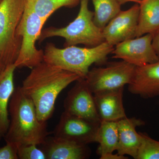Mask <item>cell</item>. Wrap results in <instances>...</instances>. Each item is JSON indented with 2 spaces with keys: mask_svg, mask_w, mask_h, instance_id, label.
I'll return each instance as SVG.
<instances>
[{
  "mask_svg": "<svg viewBox=\"0 0 159 159\" xmlns=\"http://www.w3.org/2000/svg\"><path fill=\"white\" fill-rule=\"evenodd\" d=\"M152 45L159 58V30L152 34Z\"/></svg>",
  "mask_w": 159,
  "mask_h": 159,
  "instance_id": "obj_24",
  "label": "cell"
},
{
  "mask_svg": "<svg viewBox=\"0 0 159 159\" xmlns=\"http://www.w3.org/2000/svg\"><path fill=\"white\" fill-rule=\"evenodd\" d=\"M94 7L93 21L103 29L110 21L121 11L118 0H92Z\"/></svg>",
  "mask_w": 159,
  "mask_h": 159,
  "instance_id": "obj_20",
  "label": "cell"
},
{
  "mask_svg": "<svg viewBox=\"0 0 159 159\" xmlns=\"http://www.w3.org/2000/svg\"><path fill=\"white\" fill-rule=\"evenodd\" d=\"M152 34H147L124 41L115 46L113 58L140 66L159 61L152 45Z\"/></svg>",
  "mask_w": 159,
  "mask_h": 159,
  "instance_id": "obj_9",
  "label": "cell"
},
{
  "mask_svg": "<svg viewBox=\"0 0 159 159\" xmlns=\"http://www.w3.org/2000/svg\"><path fill=\"white\" fill-rule=\"evenodd\" d=\"M34 144L18 146L17 154L20 159H47L45 153L41 148Z\"/></svg>",
  "mask_w": 159,
  "mask_h": 159,
  "instance_id": "obj_22",
  "label": "cell"
},
{
  "mask_svg": "<svg viewBox=\"0 0 159 159\" xmlns=\"http://www.w3.org/2000/svg\"><path fill=\"white\" fill-rule=\"evenodd\" d=\"M10 124L4 139L6 143L20 145H41L51 134L47 122L40 121L32 100L22 91L15 89L9 106Z\"/></svg>",
  "mask_w": 159,
  "mask_h": 159,
  "instance_id": "obj_2",
  "label": "cell"
},
{
  "mask_svg": "<svg viewBox=\"0 0 159 159\" xmlns=\"http://www.w3.org/2000/svg\"><path fill=\"white\" fill-rule=\"evenodd\" d=\"M2 0H0V3L1 2H2Z\"/></svg>",
  "mask_w": 159,
  "mask_h": 159,
  "instance_id": "obj_27",
  "label": "cell"
},
{
  "mask_svg": "<svg viewBox=\"0 0 159 159\" xmlns=\"http://www.w3.org/2000/svg\"><path fill=\"white\" fill-rule=\"evenodd\" d=\"M93 94L85 79L78 80L65 99V111L80 118L101 122Z\"/></svg>",
  "mask_w": 159,
  "mask_h": 159,
  "instance_id": "obj_10",
  "label": "cell"
},
{
  "mask_svg": "<svg viewBox=\"0 0 159 159\" xmlns=\"http://www.w3.org/2000/svg\"><path fill=\"white\" fill-rule=\"evenodd\" d=\"M17 146L11 143L0 148V159H18Z\"/></svg>",
  "mask_w": 159,
  "mask_h": 159,
  "instance_id": "obj_23",
  "label": "cell"
},
{
  "mask_svg": "<svg viewBox=\"0 0 159 159\" xmlns=\"http://www.w3.org/2000/svg\"><path fill=\"white\" fill-rule=\"evenodd\" d=\"M25 10L24 0H2L0 3V61L5 66L17 59L21 38L17 29Z\"/></svg>",
  "mask_w": 159,
  "mask_h": 159,
  "instance_id": "obj_5",
  "label": "cell"
},
{
  "mask_svg": "<svg viewBox=\"0 0 159 159\" xmlns=\"http://www.w3.org/2000/svg\"><path fill=\"white\" fill-rule=\"evenodd\" d=\"M142 134V144L136 159H159V142Z\"/></svg>",
  "mask_w": 159,
  "mask_h": 159,
  "instance_id": "obj_21",
  "label": "cell"
},
{
  "mask_svg": "<svg viewBox=\"0 0 159 159\" xmlns=\"http://www.w3.org/2000/svg\"><path fill=\"white\" fill-rule=\"evenodd\" d=\"M45 23L32 10L25 7L17 29V34L21 38V43L14 63L16 68L32 69L43 61L44 51L36 48L35 44Z\"/></svg>",
  "mask_w": 159,
  "mask_h": 159,
  "instance_id": "obj_6",
  "label": "cell"
},
{
  "mask_svg": "<svg viewBox=\"0 0 159 159\" xmlns=\"http://www.w3.org/2000/svg\"><path fill=\"white\" fill-rule=\"evenodd\" d=\"M114 49V46L106 42L93 48L72 46L62 49L49 43L44 48L43 61L85 79L90 67L93 64H105Z\"/></svg>",
  "mask_w": 159,
  "mask_h": 159,
  "instance_id": "obj_3",
  "label": "cell"
},
{
  "mask_svg": "<svg viewBox=\"0 0 159 159\" xmlns=\"http://www.w3.org/2000/svg\"><path fill=\"white\" fill-rule=\"evenodd\" d=\"M89 0H80V8L77 17L68 25L63 28L50 27L43 29L38 41L54 37L63 38L64 47L82 44L93 48L104 42L102 30L94 23L93 11L89 8Z\"/></svg>",
  "mask_w": 159,
  "mask_h": 159,
  "instance_id": "obj_4",
  "label": "cell"
},
{
  "mask_svg": "<svg viewBox=\"0 0 159 159\" xmlns=\"http://www.w3.org/2000/svg\"><path fill=\"white\" fill-rule=\"evenodd\" d=\"M6 67V66L1 61H0V75L2 73L3 71L4 70Z\"/></svg>",
  "mask_w": 159,
  "mask_h": 159,
  "instance_id": "obj_26",
  "label": "cell"
},
{
  "mask_svg": "<svg viewBox=\"0 0 159 159\" xmlns=\"http://www.w3.org/2000/svg\"><path fill=\"white\" fill-rule=\"evenodd\" d=\"M80 78L77 74L43 61L31 69L20 88L34 103L39 119L47 122L53 116L58 95Z\"/></svg>",
  "mask_w": 159,
  "mask_h": 159,
  "instance_id": "obj_1",
  "label": "cell"
},
{
  "mask_svg": "<svg viewBox=\"0 0 159 159\" xmlns=\"http://www.w3.org/2000/svg\"><path fill=\"white\" fill-rule=\"evenodd\" d=\"M140 7L138 3L120 11L102 29L105 41L112 46L136 36Z\"/></svg>",
  "mask_w": 159,
  "mask_h": 159,
  "instance_id": "obj_11",
  "label": "cell"
},
{
  "mask_svg": "<svg viewBox=\"0 0 159 159\" xmlns=\"http://www.w3.org/2000/svg\"><path fill=\"white\" fill-rule=\"evenodd\" d=\"M100 123L74 116L64 111L54 129V136L87 145L96 142Z\"/></svg>",
  "mask_w": 159,
  "mask_h": 159,
  "instance_id": "obj_8",
  "label": "cell"
},
{
  "mask_svg": "<svg viewBox=\"0 0 159 159\" xmlns=\"http://www.w3.org/2000/svg\"><path fill=\"white\" fill-rule=\"evenodd\" d=\"M128 89L132 93L145 99L159 97V61L136 67Z\"/></svg>",
  "mask_w": 159,
  "mask_h": 159,
  "instance_id": "obj_12",
  "label": "cell"
},
{
  "mask_svg": "<svg viewBox=\"0 0 159 159\" xmlns=\"http://www.w3.org/2000/svg\"><path fill=\"white\" fill-rule=\"evenodd\" d=\"M136 67L122 60L108 63L105 67L89 70L85 79L94 94L115 90L130 83Z\"/></svg>",
  "mask_w": 159,
  "mask_h": 159,
  "instance_id": "obj_7",
  "label": "cell"
},
{
  "mask_svg": "<svg viewBox=\"0 0 159 159\" xmlns=\"http://www.w3.org/2000/svg\"><path fill=\"white\" fill-rule=\"evenodd\" d=\"M16 69L14 64L6 66L0 75V140L5 138L10 124L9 103L15 90L14 74Z\"/></svg>",
  "mask_w": 159,
  "mask_h": 159,
  "instance_id": "obj_16",
  "label": "cell"
},
{
  "mask_svg": "<svg viewBox=\"0 0 159 159\" xmlns=\"http://www.w3.org/2000/svg\"><path fill=\"white\" fill-rule=\"evenodd\" d=\"M96 142L99 144L97 152L101 159H127L125 156L114 154L119 143L117 121H101L97 133Z\"/></svg>",
  "mask_w": 159,
  "mask_h": 159,
  "instance_id": "obj_17",
  "label": "cell"
},
{
  "mask_svg": "<svg viewBox=\"0 0 159 159\" xmlns=\"http://www.w3.org/2000/svg\"><path fill=\"white\" fill-rule=\"evenodd\" d=\"M118 1L120 3V5H122L125 4V3L128 2H136L139 4L142 0H118Z\"/></svg>",
  "mask_w": 159,
  "mask_h": 159,
  "instance_id": "obj_25",
  "label": "cell"
},
{
  "mask_svg": "<svg viewBox=\"0 0 159 159\" xmlns=\"http://www.w3.org/2000/svg\"><path fill=\"white\" fill-rule=\"evenodd\" d=\"M124 88L94 94V99L100 121H118L126 118L123 106Z\"/></svg>",
  "mask_w": 159,
  "mask_h": 159,
  "instance_id": "obj_15",
  "label": "cell"
},
{
  "mask_svg": "<svg viewBox=\"0 0 159 159\" xmlns=\"http://www.w3.org/2000/svg\"><path fill=\"white\" fill-rule=\"evenodd\" d=\"M41 145L47 159H85L90 155L87 145L55 136L48 137Z\"/></svg>",
  "mask_w": 159,
  "mask_h": 159,
  "instance_id": "obj_13",
  "label": "cell"
},
{
  "mask_svg": "<svg viewBox=\"0 0 159 159\" xmlns=\"http://www.w3.org/2000/svg\"><path fill=\"white\" fill-rule=\"evenodd\" d=\"M119 132V143L117 151L119 155L130 156L136 159L142 137L137 132V126L144 125V122L136 118L127 117L117 121Z\"/></svg>",
  "mask_w": 159,
  "mask_h": 159,
  "instance_id": "obj_14",
  "label": "cell"
},
{
  "mask_svg": "<svg viewBox=\"0 0 159 159\" xmlns=\"http://www.w3.org/2000/svg\"><path fill=\"white\" fill-rule=\"evenodd\" d=\"M80 0H24L25 7L31 9L45 22L57 9L76 7Z\"/></svg>",
  "mask_w": 159,
  "mask_h": 159,
  "instance_id": "obj_19",
  "label": "cell"
},
{
  "mask_svg": "<svg viewBox=\"0 0 159 159\" xmlns=\"http://www.w3.org/2000/svg\"><path fill=\"white\" fill-rule=\"evenodd\" d=\"M139 4L140 10L136 37L153 34L159 30V0H142Z\"/></svg>",
  "mask_w": 159,
  "mask_h": 159,
  "instance_id": "obj_18",
  "label": "cell"
}]
</instances>
